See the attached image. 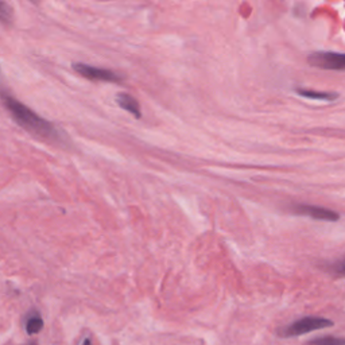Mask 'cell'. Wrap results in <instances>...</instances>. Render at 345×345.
Wrapping results in <instances>:
<instances>
[{"label":"cell","instance_id":"obj_1","mask_svg":"<svg viewBox=\"0 0 345 345\" xmlns=\"http://www.w3.org/2000/svg\"><path fill=\"white\" fill-rule=\"evenodd\" d=\"M0 100L4 105V108L10 112L16 123L26 131L34 133L40 138L47 139V140H59L61 133L54 124L47 122L46 119L41 118L40 115L35 114L34 111L29 108L27 105L20 103L19 100L15 99L14 96L8 94L5 90L0 89Z\"/></svg>","mask_w":345,"mask_h":345},{"label":"cell","instance_id":"obj_2","mask_svg":"<svg viewBox=\"0 0 345 345\" xmlns=\"http://www.w3.org/2000/svg\"><path fill=\"white\" fill-rule=\"evenodd\" d=\"M335 322L324 317H302L300 320L291 322L289 325L283 326L278 329V336L283 339H290V337H298V336L306 335L314 331H321L326 328H332Z\"/></svg>","mask_w":345,"mask_h":345},{"label":"cell","instance_id":"obj_3","mask_svg":"<svg viewBox=\"0 0 345 345\" xmlns=\"http://www.w3.org/2000/svg\"><path fill=\"white\" fill-rule=\"evenodd\" d=\"M307 62L314 68L324 70H345V53L339 51H314Z\"/></svg>","mask_w":345,"mask_h":345},{"label":"cell","instance_id":"obj_4","mask_svg":"<svg viewBox=\"0 0 345 345\" xmlns=\"http://www.w3.org/2000/svg\"><path fill=\"white\" fill-rule=\"evenodd\" d=\"M73 69L83 76L86 80L90 81H101V83H115V84H120L123 79L122 76H119L118 73H115L114 70L104 69V68H97L93 65L88 64H74Z\"/></svg>","mask_w":345,"mask_h":345},{"label":"cell","instance_id":"obj_5","mask_svg":"<svg viewBox=\"0 0 345 345\" xmlns=\"http://www.w3.org/2000/svg\"><path fill=\"white\" fill-rule=\"evenodd\" d=\"M296 215H301V216L310 217L314 220H320V221H339L340 215L332 209L324 207H317V205H309V204H297L291 209Z\"/></svg>","mask_w":345,"mask_h":345},{"label":"cell","instance_id":"obj_6","mask_svg":"<svg viewBox=\"0 0 345 345\" xmlns=\"http://www.w3.org/2000/svg\"><path fill=\"white\" fill-rule=\"evenodd\" d=\"M116 103H118L120 108H123L124 111H127L129 114L132 115L133 118H142V109H140L138 100L132 97L131 94L124 93V92L123 93H119L116 96Z\"/></svg>","mask_w":345,"mask_h":345},{"label":"cell","instance_id":"obj_7","mask_svg":"<svg viewBox=\"0 0 345 345\" xmlns=\"http://www.w3.org/2000/svg\"><path fill=\"white\" fill-rule=\"evenodd\" d=\"M297 94H300L302 97H305L307 100H317V101H333L339 97L337 93H332V92H318V90H310V89L305 88H297Z\"/></svg>","mask_w":345,"mask_h":345},{"label":"cell","instance_id":"obj_8","mask_svg":"<svg viewBox=\"0 0 345 345\" xmlns=\"http://www.w3.org/2000/svg\"><path fill=\"white\" fill-rule=\"evenodd\" d=\"M0 23L3 26H11L14 23V11L4 0H0Z\"/></svg>","mask_w":345,"mask_h":345},{"label":"cell","instance_id":"obj_9","mask_svg":"<svg viewBox=\"0 0 345 345\" xmlns=\"http://www.w3.org/2000/svg\"><path fill=\"white\" fill-rule=\"evenodd\" d=\"M43 329V320L40 316L31 317L26 322V332L27 335H37Z\"/></svg>","mask_w":345,"mask_h":345},{"label":"cell","instance_id":"obj_10","mask_svg":"<svg viewBox=\"0 0 345 345\" xmlns=\"http://www.w3.org/2000/svg\"><path fill=\"white\" fill-rule=\"evenodd\" d=\"M307 345H345V339L341 337H318L307 341Z\"/></svg>","mask_w":345,"mask_h":345},{"label":"cell","instance_id":"obj_11","mask_svg":"<svg viewBox=\"0 0 345 345\" xmlns=\"http://www.w3.org/2000/svg\"><path fill=\"white\" fill-rule=\"evenodd\" d=\"M336 276H341V278H345V258L341 259V260L336 261L329 268Z\"/></svg>","mask_w":345,"mask_h":345},{"label":"cell","instance_id":"obj_12","mask_svg":"<svg viewBox=\"0 0 345 345\" xmlns=\"http://www.w3.org/2000/svg\"><path fill=\"white\" fill-rule=\"evenodd\" d=\"M83 345H92V343H90V340H89V339H85L84 343H83Z\"/></svg>","mask_w":345,"mask_h":345},{"label":"cell","instance_id":"obj_13","mask_svg":"<svg viewBox=\"0 0 345 345\" xmlns=\"http://www.w3.org/2000/svg\"><path fill=\"white\" fill-rule=\"evenodd\" d=\"M30 1H31V3H34V4H37V3H38V0H30Z\"/></svg>","mask_w":345,"mask_h":345}]
</instances>
